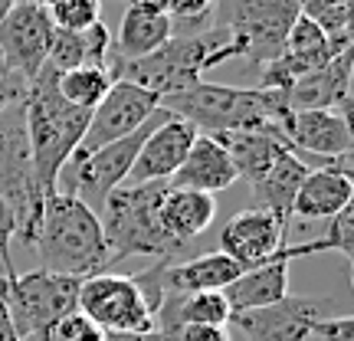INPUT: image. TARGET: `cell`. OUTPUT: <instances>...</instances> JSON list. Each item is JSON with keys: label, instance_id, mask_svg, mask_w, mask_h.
Returning <instances> with one entry per match:
<instances>
[{"label": "cell", "instance_id": "obj_1", "mask_svg": "<svg viewBox=\"0 0 354 341\" xmlns=\"http://www.w3.org/2000/svg\"><path fill=\"white\" fill-rule=\"evenodd\" d=\"M165 112L184 118L201 135H220V131H256L272 128L286 138L292 109L286 105L282 92L272 89H243V86H216V82H197V86L165 95L158 102Z\"/></svg>", "mask_w": 354, "mask_h": 341}, {"label": "cell", "instance_id": "obj_2", "mask_svg": "<svg viewBox=\"0 0 354 341\" xmlns=\"http://www.w3.org/2000/svg\"><path fill=\"white\" fill-rule=\"evenodd\" d=\"M30 246L37 250L39 269L59 276L86 279L95 273H109L112 266L99 214L66 190H56L43 201L37 237Z\"/></svg>", "mask_w": 354, "mask_h": 341}, {"label": "cell", "instance_id": "obj_3", "mask_svg": "<svg viewBox=\"0 0 354 341\" xmlns=\"http://www.w3.org/2000/svg\"><path fill=\"white\" fill-rule=\"evenodd\" d=\"M236 56H243L240 43L230 33H223L220 26H207L201 33L171 37L161 50H154L151 56L135 59V63L112 59L109 73L112 79L135 82V86L154 92L158 99H165V95H174V92H184V89L203 82V73H210Z\"/></svg>", "mask_w": 354, "mask_h": 341}, {"label": "cell", "instance_id": "obj_4", "mask_svg": "<svg viewBox=\"0 0 354 341\" xmlns=\"http://www.w3.org/2000/svg\"><path fill=\"white\" fill-rule=\"evenodd\" d=\"M24 112H26V138H30V154H33V171H37L39 190L50 197V194H56L59 171L79 151V141L86 135L92 112L69 105L56 92V73L50 66H43L39 76L30 82L24 99Z\"/></svg>", "mask_w": 354, "mask_h": 341}, {"label": "cell", "instance_id": "obj_5", "mask_svg": "<svg viewBox=\"0 0 354 341\" xmlns=\"http://www.w3.org/2000/svg\"><path fill=\"white\" fill-rule=\"evenodd\" d=\"M167 181H148V184H122L115 187L99 207V223L109 243L112 263L131 259V256H148V259H184L187 246L171 240L161 220L158 207L167 194Z\"/></svg>", "mask_w": 354, "mask_h": 341}, {"label": "cell", "instance_id": "obj_6", "mask_svg": "<svg viewBox=\"0 0 354 341\" xmlns=\"http://www.w3.org/2000/svg\"><path fill=\"white\" fill-rule=\"evenodd\" d=\"M0 197L17 220V237L24 243H33L46 194L39 190L33 171L24 102H13L0 112Z\"/></svg>", "mask_w": 354, "mask_h": 341}, {"label": "cell", "instance_id": "obj_7", "mask_svg": "<svg viewBox=\"0 0 354 341\" xmlns=\"http://www.w3.org/2000/svg\"><path fill=\"white\" fill-rule=\"evenodd\" d=\"M299 13L302 0H216L210 26H220L236 39L243 59H250L259 73L282 53Z\"/></svg>", "mask_w": 354, "mask_h": 341}, {"label": "cell", "instance_id": "obj_8", "mask_svg": "<svg viewBox=\"0 0 354 341\" xmlns=\"http://www.w3.org/2000/svg\"><path fill=\"white\" fill-rule=\"evenodd\" d=\"M165 115L167 112L158 105V112H154L138 131H131L128 138H118V141H112V145H102L99 151H92V154H73V158L66 161V167L59 171L56 190L73 194L76 201L86 203L88 210L99 214L102 201H105L115 187H122L128 181V171H131L135 158H138L141 141L148 138V131H151Z\"/></svg>", "mask_w": 354, "mask_h": 341}, {"label": "cell", "instance_id": "obj_9", "mask_svg": "<svg viewBox=\"0 0 354 341\" xmlns=\"http://www.w3.org/2000/svg\"><path fill=\"white\" fill-rule=\"evenodd\" d=\"M79 286H82V279L46 273V269L13 273L3 289V305L10 312V322L20 341H37L56 318L76 312Z\"/></svg>", "mask_w": 354, "mask_h": 341}, {"label": "cell", "instance_id": "obj_10", "mask_svg": "<svg viewBox=\"0 0 354 341\" xmlns=\"http://www.w3.org/2000/svg\"><path fill=\"white\" fill-rule=\"evenodd\" d=\"M76 308L102 331H151L154 315L131 276L95 273L79 286Z\"/></svg>", "mask_w": 354, "mask_h": 341}, {"label": "cell", "instance_id": "obj_11", "mask_svg": "<svg viewBox=\"0 0 354 341\" xmlns=\"http://www.w3.org/2000/svg\"><path fill=\"white\" fill-rule=\"evenodd\" d=\"M56 26L46 7L37 3H13L10 13L0 20V56L7 63V73L24 82H33L39 69L46 66Z\"/></svg>", "mask_w": 354, "mask_h": 341}, {"label": "cell", "instance_id": "obj_12", "mask_svg": "<svg viewBox=\"0 0 354 341\" xmlns=\"http://www.w3.org/2000/svg\"><path fill=\"white\" fill-rule=\"evenodd\" d=\"M158 95L148 89L125 82V79H115L112 89L105 92V99L92 109L88 115L86 135L79 141L76 154H92L99 151L102 145H112L118 138H128L131 131H138L154 112H158Z\"/></svg>", "mask_w": 354, "mask_h": 341}, {"label": "cell", "instance_id": "obj_13", "mask_svg": "<svg viewBox=\"0 0 354 341\" xmlns=\"http://www.w3.org/2000/svg\"><path fill=\"white\" fill-rule=\"evenodd\" d=\"M351 50V46H342L322 30L318 24H312L308 17H295L289 37L282 43V53L269 66L259 69V86L256 89H272V92H286V89L295 82V79L315 73L322 66H328L338 53Z\"/></svg>", "mask_w": 354, "mask_h": 341}, {"label": "cell", "instance_id": "obj_14", "mask_svg": "<svg viewBox=\"0 0 354 341\" xmlns=\"http://www.w3.org/2000/svg\"><path fill=\"white\" fill-rule=\"evenodd\" d=\"M335 308L331 299L322 295H286L276 305L263 308H246L233 312L227 325L246 335V341H308L312 338V322L325 318Z\"/></svg>", "mask_w": 354, "mask_h": 341}, {"label": "cell", "instance_id": "obj_15", "mask_svg": "<svg viewBox=\"0 0 354 341\" xmlns=\"http://www.w3.org/2000/svg\"><path fill=\"white\" fill-rule=\"evenodd\" d=\"M286 233H289V227L276 214H269L263 207H250L223 223L220 250L233 256L243 269H253V266H263L266 259H272L286 246Z\"/></svg>", "mask_w": 354, "mask_h": 341}, {"label": "cell", "instance_id": "obj_16", "mask_svg": "<svg viewBox=\"0 0 354 341\" xmlns=\"http://www.w3.org/2000/svg\"><path fill=\"white\" fill-rule=\"evenodd\" d=\"M197 138V128L167 112L158 125L148 131V138L141 141L138 158L128 171L125 184H148V181H171L177 167L184 165L190 145Z\"/></svg>", "mask_w": 354, "mask_h": 341}, {"label": "cell", "instance_id": "obj_17", "mask_svg": "<svg viewBox=\"0 0 354 341\" xmlns=\"http://www.w3.org/2000/svg\"><path fill=\"white\" fill-rule=\"evenodd\" d=\"M282 95L292 112L325 109V112H342L351 118V50L338 53L328 66H322L315 73L295 79Z\"/></svg>", "mask_w": 354, "mask_h": 341}, {"label": "cell", "instance_id": "obj_18", "mask_svg": "<svg viewBox=\"0 0 354 341\" xmlns=\"http://www.w3.org/2000/svg\"><path fill=\"white\" fill-rule=\"evenodd\" d=\"M286 141L292 151L312 154V158H342L351 154V118L342 112H325V109H305V112H292L289 128H286Z\"/></svg>", "mask_w": 354, "mask_h": 341}, {"label": "cell", "instance_id": "obj_19", "mask_svg": "<svg viewBox=\"0 0 354 341\" xmlns=\"http://www.w3.org/2000/svg\"><path fill=\"white\" fill-rule=\"evenodd\" d=\"M240 174L230 161L227 148L214 138V135H201L190 145L184 165L171 174V187H184V190H201V194H216V190H227L230 184H236Z\"/></svg>", "mask_w": 354, "mask_h": 341}, {"label": "cell", "instance_id": "obj_20", "mask_svg": "<svg viewBox=\"0 0 354 341\" xmlns=\"http://www.w3.org/2000/svg\"><path fill=\"white\" fill-rule=\"evenodd\" d=\"M354 201V177L335 167H312L305 181L299 184L295 203H292V216L302 220H331L342 214L344 207Z\"/></svg>", "mask_w": 354, "mask_h": 341}, {"label": "cell", "instance_id": "obj_21", "mask_svg": "<svg viewBox=\"0 0 354 341\" xmlns=\"http://www.w3.org/2000/svg\"><path fill=\"white\" fill-rule=\"evenodd\" d=\"M230 302V312H246V308H263V305L282 302L289 292V259H282L276 253L272 259H266L263 266L243 269L240 276L223 289Z\"/></svg>", "mask_w": 354, "mask_h": 341}, {"label": "cell", "instance_id": "obj_22", "mask_svg": "<svg viewBox=\"0 0 354 341\" xmlns=\"http://www.w3.org/2000/svg\"><path fill=\"white\" fill-rule=\"evenodd\" d=\"M240 273L243 266L223 250L187 256L180 263L165 266V295L167 292H174V295H184V292H223Z\"/></svg>", "mask_w": 354, "mask_h": 341}, {"label": "cell", "instance_id": "obj_23", "mask_svg": "<svg viewBox=\"0 0 354 341\" xmlns=\"http://www.w3.org/2000/svg\"><path fill=\"white\" fill-rule=\"evenodd\" d=\"M216 216L214 194H201V190H184V187H167L165 201L158 207V220L171 240L180 246H190Z\"/></svg>", "mask_w": 354, "mask_h": 341}, {"label": "cell", "instance_id": "obj_24", "mask_svg": "<svg viewBox=\"0 0 354 341\" xmlns=\"http://www.w3.org/2000/svg\"><path fill=\"white\" fill-rule=\"evenodd\" d=\"M112 63V33L109 26L92 24L86 30H56L50 46V56H46V66L53 73H69V69H79V66H99V69H109Z\"/></svg>", "mask_w": 354, "mask_h": 341}, {"label": "cell", "instance_id": "obj_25", "mask_svg": "<svg viewBox=\"0 0 354 341\" xmlns=\"http://www.w3.org/2000/svg\"><path fill=\"white\" fill-rule=\"evenodd\" d=\"M171 37H174V26H171V17H167V13L128 7V10L122 13L118 33L112 37V59H122V63L145 59V56H151L154 50H161Z\"/></svg>", "mask_w": 354, "mask_h": 341}, {"label": "cell", "instance_id": "obj_26", "mask_svg": "<svg viewBox=\"0 0 354 341\" xmlns=\"http://www.w3.org/2000/svg\"><path fill=\"white\" fill-rule=\"evenodd\" d=\"M223 148H227L230 161H233V167H236V174L243 177V181H259V177L272 167V161H276L282 151H289L292 145L279 131H272V128H256V131H220V135H214Z\"/></svg>", "mask_w": 354, "mask_h": 341}, {"label": "cell", "instance_id": "obj_27", "mask_svg": "<svg viewBox=\"0 0 354 341\" xmlns=\"http://www.w3.org/2000/svg\"><path fill=\"white\" fill-rule=\"evenodd\" d=\"M312 167L305 165L299 154L282 151L272 161V167L266 171L259 181H253V194H256V207H263L269 214H276L286 227L292 223V203H295V194H299V184L305 181Z\"/></svg>", "mask_w": 354, "mask_h": 341}, {"label": "cell", "instance_id": "obj_28", "mask_svg": "<svg viewBox=\"0 0 354 341\" xmlns=\"http://www.w3.org/2000/svg\"><path fill=\"white\" fill-rule=\"evenodd\" d=\"M282 259H299V256H315V253H338L348 263H354V207H344L342 214H335L328 220V233H322L318 240H305V243H286Z\"/></svg>", "mask_w": 354, "mask_h": 341}, {"label": "cell", "instance_id": "obj_29", "mask_svg": "<svg viewBox=\"0 0 354 341\" xmlns=\"http://www.w3.org/2000/svg\"><path fill=\"white\" fill-rule=\"evenodd\" d=\"M112 82H115L112 73L99 69V66H79V69H69V73H56V92L69 105L86 109V112H92L105 99V92L112 89Z\"/></svg>", "mask_w": 354, "mask_h": 341}, {"label": "cell", "instance_id": "obj_30", "mask_svg": "<svg viewBox=\"0 0 354 341\" xmlns=\"http://www.w3.org/2000/svg\"><path fill=\"white\" fill-rule=\"evenodd\" d=\"M351 7L354 0H302V17L322 26L335 43L351 46Z\"/></svg>", "mask_w": 354, "mask_h": 341}, {"label": "cell", "instance_id": "obj_31", "mask_svg": "<svg viewBox=\"0 0 354 341\" xmlns=\"http://www.w3.org/2000/svg\"><path fill=\"white\" fill-rule=\"evenodd\" d=\"M46 10H50L53 26L56 30H69V33L99 24V3L95 0H56Z\"/></svg>", "mask_w": 354, "mask_h": 341}, {"label": "cell", "instance_id": "obj_32", "mask_svg": "<svg viewBox=\"0 0 354 341\" xmlns=\"http://www.w3.org/2000/svg\"><path fill=\"white\" fill-rule=\"evenodd\" d=\"M37 341H105V331H102L99 325H92L76 308V312H69V315L56 318Z\"/></svg>", "mask_w": 354, "mask_h": 341}, {"label": "cell", "instance_id": "obj_33", "mask_svg": "<svg viewBox=\"0 0 354 341\" xmlns=\"http://www.w3.org/2000/svg\"><path fill=\"white\" fill-rule=\"evenodd\" d=\"M312 338L322 341H354V318L351 315H325L312 322Z\"/></svg>", "mask_w": 354, "mask_h": 341}, {"label": "cell", "instance_id": "obj_34", "mask_svg": "<svg viewBox=\"0 0 354 341\" xmlns=\"http://www.w3.org/2000/svg\"><path fill=\"white\" fill-rule=\"evenodd\" d=\"M13 237H17V220H13L10 207H7L3 197H0V263H3V276L7 279L17 273V269H13V256H10Z\"/></svg>", "mask_w": 354, "mask_h": 341}, {"label": "cell", "instance_id": "obj_35", "mask_svg": "<svg viewBox=\"0 0 354 341\" xmlns=\"http://www.w3.org/2000/svg\"><path fill=\"white\" fill-rule=\"evenodd\" d=\"M174 335L177 341H230L227 325H180Z\"/></svg>", "mask_w": 354, "mask_h": 341}, {"label": "cell", "instance_id": "obj_36", "mask_svg": "<svg viewBox=\"0 0 354 341\" xmlns=\"http://www.w3.org/2000/svg\"><path fill=\"white\" fill-rule=\"evenodd\" d=\"M26 89H30V82H24V79L0 76V112H3L7 105H13V102H24L26 99Z\"/></svg>", "mask_w": 354, "mask_h": 341}, {"label": "cell", "instance_id": "obj_37", "mask_svg": "<svg viewBox=\"0 0 354 341\" xmlns=\"http://www.w3.org/2000/svg\"><path fill=\"white\" fill-rule=\"evenodd\" d=\"M105 341H177V335L161 329L151 331H105Z\"/></svg>", "mask_w": 354, "mask_h": 341}, {"label": "cell", "instance_id": "obj_38", "mask_svg": "<svg viewBox=\"0 0 354 341\" xmlns=\"http://www.w3.org/2000/svg\"><path fill=\"white\" fill-rule=\"evenodd\" d=\"M0 341H20V335H17V329L10 322V312L3 305V295H0Z\"/></svg>", "mask_w": 354, "mask_h": 341}, {"label": "cell", "instance_id": "obj_39", "mask_svg": "<svg viewBox=\"0 0 354 341\" xmlns=\"http://www.w3.org/2000/svg\"><path fill=\"white\" fill-rule=\"evenodd\" d=\"M128 7H138V10H154V13H167V0H128Z\"/></svg>", "mask_w": 354, "mask_h": 341}, {"label": "cell", "instance_id": "obj_40", "mask_svg": "<svg viewBox=\"0 0 354 341\" xmlns=\"http://www.w3.org/2000/svg\"><path fill=\"white\" fill-rule=\"evenodd\" d=\"M13 3H37V7H53L56 0H13Z\"/></svg>", "mask_w": 354, "mask_h": 341}, {"label": "cell", "instance_id": "obj_41", "mask_svg": "<svg viewBox=\"0 0 354 341\" xmlns=\"http://www.w3.org/2000/svg\"><path fill=\"white\" fill-rule=\"evenodd\" d=\"M10 7H13V0H0V20L10 13Z\"/></svg>", "mask_w": 354, "mask_h": 341}, {"label": "cell", "instance_id": "obj_42", "mask_svg": "<svg viewBox=\"0 0 354 341\" xmlns=\"http://www.w3.org/2000/svg\"><path fill=\"white\" fill-rule=\"evenodd\" d=\"M0 76H10V73H7V63H3V56H0Z\"/></svg>", "mask_w": 354, "mask_h": 341}, {"label": "cell", "instance_id": "obj_43", "mask_svg": "<svg viewBox=\"0 0 354 341\" xmlns=\"http://www.w3.org/2000/svg\"><path fill=\"white\" fill-rule=\"evenodd\" d=\"M95 3H102V0H95Z\"/></svg>", "mask_w": 354, "mask_h": 341}]
</instances>
